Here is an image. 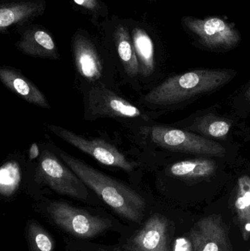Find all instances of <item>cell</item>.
I'll return each mask as SVG.
<instances>
[{"instance_id":"obj_22","label":"cell","mask_w":250,"mask_h":251,"mask_svg":"<svg viewBox=\"0 0 250 251\" xmlns=\"http://www.w3.org/2000/svg\"><path fill=\"white\" fill-rule=\"evenodd\" d=\"M21 170L19 163L9 161L0 169V193L4 197H10L16 193L21 182Z\"/></svg>"},{"instance_id":"obj_20","label":"cell","mask_w":250,"mask_h":251,"mask_svg":"<svg viewBox=\"0 0 250 251\" xmlns=\"http://www.w3.org/2000/svg\"><path fill=\"white\" fill-rule=\"evenodd\" d=\"M73 8L89 18L97 29L103 22L110 19L108 7L102 0H71Z\"/></svg>"},{"instance_id":"obj_7","label":"cell","mask_w":250,"mask_h":251,"mask_svg":"<svg viewBox=\"0 0 250 251\" xmlns=\"http://www.w3.org/2000/svg\"><path fill=\"white\" fill-rule=\"evenodd\" d=\"M47 128L62 140L95 158L103 165L120 168L126 172H131L136 168L135 162L128 160L117 148L105 140H89L59 126L48 125Z\"/></svg>"},{"instance_id":"obj_8","label":"cell","mask_w":250,"mask_h":251,"mask_svg":"<svg viewBox=\"0 0 250 251\" xmlns=\"http://www.w3.org/2000/svg\"><path fill=\"white\" fill-rule=\"evenodd\" d=\"M98 29L105 44H110L114 49L126 75L130 77L137 76L139 64L127 19L113 15L108 21L103 22Z\"/></svg>"},{"instance_id":"obj_1","label":"cell","mask_w":250,"mask_h":251,"mask_svg":"<svg viewBox=\"0 0 250 251\" xmlns=\"http://www.w3.org/2000/svg\"><path fill=\"white\" fill-rule=\"evenodd\" d=\"M232 69H198L167 78L144 97L148 104L178 107L212 94L227 85L236 75Z\"/></svg>"},{"instance_id":"obj_14","label":"cell","mask_w":250,"mask_h":251,"mask_svg":"<svg viewBox=\"0 0 250 251\" xmlns=\"http://www.w3.org/2000/svg\"><path fill=\"white\" fill-rule=\"evenodd\" d=\"M45 0H1L0 1V33L9 29L32 24L45 13Z\"/></svg>"},{"instance_id":"obj_17","label":"cell","mask_w":250,"mask_h":251,"mask_svg":"<svg viewBox=\"0 0 250 251\" xmlns=\"http://www.w3.org/2000/svg\"><path fill=\"white\" fill-rule=\"evenodd\" d=\"M217 169V163L212 159L199 158L176 162L170 167V172L178 178L198 180L211 177Z\"/></svg>"},{"instance_id":"obj_24","label":"cell","mask_w":250,"mask_h":251,"mask_svg":"<svg viewBox=\"0 0 250 251\" xmlns=\"http://www.w3.org/2000/svg\"><path fill=\"white\" fill-rule=\"evenodd\" d=\"M39 156V148L36 143H34L29 149V157L30 159H36Z\"/></svg>"},{"instance_id":"obj_13","label":"cell","mask_w":250,"mask_h":251,"mask_svg":"<svg viewBox=\"0 0 250 251\" xmlns=\"http://www.w3.org/2000/svg\"><path fill=\"white\" fill-rule=\"evenodd\" d=\"M16 31L20 38L15 46L22 54L37 58L60 60L54 37L42 25L29 24L16 28Z\"/></svg>"},{"instance_id":"obj_10","label":"cell","mask_w":250,"mask_h":251,"mask_svg":"<svg viewBox=\"0 0 250 251\" xmlns=\"http://www.w3.org/2000/svg\"><path fill=\"white\" fill-rule=\"evenodd\" d=\"M86 114L90 119L97 118L132 119L142 116V113L137 107L103 85H94L90 88Z\"/></svg>"},{"instance_id":"obj_16","label":"cell","mask_w":250,"mask_h":251,"mask_svg":"<svg viewBox=\"0 0 250 251\" xmlns=\"http://www.w3.org/2000/svg\"><path fill=\"white\" fill-rule=\"evenodd\" d=\"M0 80L6 88L29 104L43 108H50L48 100L44 94L37 88L35 84L32 83L19 71L6 66L1 68Z\"/></svg>"},{"instance_id":"obj_19","label":"cell","mask_w":250,"mask_h":251,"mask_svg":"<svg viewBox=\"0 0 250 251\" xmlns=\"http://www.w3.org/2000/svg\"><path fill=\"white\" fill-rule=\"evenodd\" d=\"M234 206L247 240L250 236V177L248 175L242 176L238 180Z\"/></svg>"},{"instance_id":"obj_3","label":"cell","mask_w":250,"mask_h":251,"mask_svg":"<svg viewBox=\"0 0 250 251\" xmlns=\"http://www.w3.org/2000/svg\"><path fill=\"white\" fill-rule=\"evenodd\" d=\"M181 25L192 44L205 51L227 52L239 47L242 41V34L236 25L220 16H184Z\"/></svg>"},{"instance_id":"obj_12","label":"cell","mask_w":250,"mask_h":251,"mask_svg":"<svg viewBox=\"0 0 250 251\" xmlns=\"http://www.w3.org/2000/svg\"><path fill=\"white\" fill-rule=\"evenodd\" d=\"M189 239L192 251H230L228 234L219 215L198 221L192 227Z\"/></svg>"},{"instance_id":"obj_25","label":"cell","mask_w":250,"mask_h":251,"mask_svg":"<svg viewBox=\"0 0 250 251\" xmlns=\"http://www.w3.org/2000/svg\"><path fill=\"white\" fill-rule=\"evenodd\" d=\"M98 251H125L124 249L123 250H118V249H114V250H106V249H101Z\"/></svg>"},{"instance_id":"obj_2","label":"cell","mask_w":250,"mask_h":251,"mask_svg":"<svg viewBox=\"0 0 250 251\" xmlns=\"http://www.w3.org/2000/svg\"><path fill=\"white\" fill-rule=\"evenodd\" d=\"M60 156L84 184L95 192L117 215L132 222L142 221L145 201L135 190L66 152H61Z\"/></svg>"},{"instance_id":"obj_6","label":"cell","mask_w":250,"mask_h":251,"mask_svg":"<svg viewBox=\"0 0 250 251\" xmlns=\"http://www.w3.org/2000/svg\"><path fill=\"white\" fill-rule=\"evenodd\" d=\"M35 179L57 194L78 200L88 199V189L83 181L49 151H43L35 172Z\"/></svg>"},{"instance_id":"obj_5","label":"cell","mask_w":250,"mask_h":251,"mask_svg":"<svg viewBox=\"0 0 250 251\" xmlns=\"http://www.w3.org/2000/svg\"><path fill=\"white\" fill-rule=\"evenodd\" d=\"M46 210L50 219L57 226L79 238H92L112 226L110 220L91 215L66 202L51 201Z\"/></svg>"},{"instance_id":"obj_18","label":"cell","mask_w":250,"mask_h":251,"mask_svg":"<svg viewBox=\"0 0 250 251\" xmlns=\"http://www.w3.org/2000/svg\"><path fill=\"white\" fill-rule=\"evenodd\" d=\"M230 128L231 124L228 121L213 115L200 116L187 126L188 129L195 131V134L208 139L226 138Z\"/></svg>"},{"instance_id":"obj_21","label":"cell","mask_w":250,"mask_h":251,"mask_svg":"<svg viewBox=\"0 0 250 251\" xmlns=\"http://www.w3.org/2000/svg\"><path fill=\"white\" fill-rule=\"evenodd\" d=\"M26 237L30 251H54L52 237L37 221L28 222Z\"/></svg>"},{"instance_id":"obj_15","label":"cell","mask_w":250,"mask_h":251,"mask_svg":"<svg viewBox=\"0 0 250 251\" xmlns=\"http://www.w3.org/2000/svg\"><path fill=\"white\" fill-rule=\"evenodd\" d=\"M135 52L139 64V74L150 76L155 70L154 29L147 22L127 19Z\"/></svg>"},{"instance_id":"obj_11","label":"cell","mask_w":250,"mask_h":251,"mask_svg":"<svg viewBox=\"0 0 250 251\" xmlns=\"http://www.w3.org/2000/svg\"><path fill=\"white\" fill-rule=\"evenodd\" d=\"M126 251H172L170 226L168 220L159 214L148 218L125 245Z\"/></svg>"},{"instance_id":"obj_9","label":"cell","mask_w":250,"mask_h":251,"mask_svg":"<svg viewBox=\"0 0 250 251\" xmlns=\"http://www.w3.org/2000/svg\"><path fill=\"white\" fill-rule=\"evenodd\" d=\"M71 50L76 70L88 81L102 76L101 49L97 38L84 28H78L71 38Z\"/></svg>"},{"instance_id":"obj_23","label":"cell","mask_w":250,"mask_h":251,"mask_svg":"<svg viewBox=\"0 0 250 251\" xmlns=\"http://www.w3.org/2000/svg\"><path fill=\"white\" fill-rule=\"evenodd\" d=\"M235 107L236 110L243 111L244 115H250V83L246 85L240 93L236 96L234 100Z\"/></svg>"},{"instance_id":"obj_26","label":"cell","mask_w":250,"mask_h":251,"mask_svg":"<svg viewBox=\"0 0 250 251\" xmlns=\"http://www.w3.org/2000/svg\"><path fill=\"white\" fill-rule=\"evenodd\" d=\"M147 1H149V2H156V1H158V0H147Z\"/></svg>"},{"instance_id":"obj_27","label":"cell","mask_w":250,"mask_h":251,"mask_svg":"<svg viewBox=\"0 0 250 251\" xmlns=\"http://www.w3.org/2000/svg\"></svg>"},{"instance_id":"obj_4","label":"cell","mask_w":250,"mask_h":251,"mask_svg":"<svg viewBox=\"0 0 250 251\" xmlns=\"http://www.w3.org/2000/svg\"><path fill=\"white\" fill-rule=\"evenodd\" d=\"M142 131L157 146L190 154L221 157L226 149L218 142L180 128L168 126L143 127Z\"/></svg>"}]
</instances>
